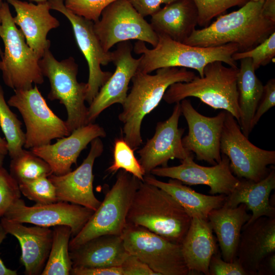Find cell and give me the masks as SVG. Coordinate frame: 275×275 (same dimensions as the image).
I'll list each match as a JSON object with an SVG mask.
<instances>
[{
	"label": "cell",
	"instance_id": "cb8c5ba5",
	"mask_svg": "<svg viewBox=\"0 0 275 275\" xmlns=\"http://www.w3.org/2000/svg\"><path fill=\"white\" fill-rule=\"evenodd\" d=\"M129 254L121 236L112 234L93 238L69 251L72 267L121 266Z\"/></svg>",
	"mask_w": 275,
	"mask_h": 275
},
{
	"label": "cell",
	"instance_id": "9c48e42d",
	"mask_svg": "<svg viewBox=\"0 0 275 275\" xmlns=\"http://www.w3.org/2000/svg\"><path fill=\"white\" fill-rule=\"evenodd\" d=\"M121 236L127 251L158 275L193 274L184 260L181 244L171 241L142 226L127 223Z\"/></svg>",
	"mask_w": 275,
	"mask_h": 275
},
{
	"label": "cell",
	"instance_id": "c3c4849f",
	"mask_svg": "<svg viewBox=\"0 0 275 275\" xmlns=\"http://www.w3.org/2000/svg\"><path fill=\"white\" fill-rule=\"evenodd\" d=\"M0 152L4 155L8 154L7 143L5 140L0 136Z\"/></svg>",
	"mask_w": 275,
	"mask_h": 275
},
{
	"label": "cell",
	"instance_id": "ba28073f",
	"mask_svg": "<svg viewBox=\"0 0 275 275\" xmlns=\"http://www.w3.org/2000/svg\"><path fill=\"white\" fill-rule=\"evenodd\" d=\"M39 64L43 75L49 81L48 98L58 100L66 108L65 121L70 132L88 124V107L85 103L88 85L78 81V65L74 59L70 57L59 61L48 49Z\"/></svg>",
	"mask_w": 275,
	"mask_h": 275
},
{
	"label": "cell",
	"instance_id": "d590c367",
	"mask_svg": "<svg viewBox=\"0 0 275 275\" xmlns=\"http://www.w3.org/2000/svg\"><path fill=\"white\" fill-rule=\"evenodd\" d=\"M198 10V24L206 27L215 17L221 15L227 9L244 6L250 0H193Z\"/></svg>",
	"mask_w": 275,
	"mask_h": 275
},
{
	"label": "cell",
	"instance_id": "7bdbcfd3",
	"mask_svg": "<svg viewBox=\"0 0 275 275\" xmlns=\"http://www.w3.org/2000/svg\"><path fill=\"white\" fill-rule=\"evenodd\" d=\"M135 10L144 17L158 11L162 4H169L178 0H128Z\"/></svg>",
	"mask_w": 275,
	"mask_h": 275
},
{
	"label": "cell",
	"instance_id": "ffe728a7",
	"mask_svg": "<svg viewBox=\"0 0 275 275\" xmlns=\"http://www.w3.org/2000/svg\"><path fill=\"white\" fill-rule=\"evenodd\" d=\"M104 129L98 124L89 123L72 131L67 136L57 139L56 143L30 150L44 160L50 167L53 174L63 175L72 171L81 152L97 138H104Z\"/></svg>",
	"mask_w": 275,
	"mask_h": 275
},
{
	"label": "cell",
	"instance_id": "603a6c76",
	"mask_svg": "<svg viewBox=\"0 0 275 275\" xmlns=\"http://www.w3.org/2000/svg\"><path fill=\"white\" fill-rule=\"evenodd\" d=\"M275 253V217L261 216L244 225L236 258L248 275H256L264 259Z\"/></svg>",
	"mask_w": 275,
	"mask_h": 275
},
{
	"label": "cell",
	"instance_id": "6da1fadb",
	"mask_svg": "<svg viewBox=\"0 0 275 275\" xmlns=\"http://www.w3.org/2000/svg\"><path fill=\"white\" fill-rule=\"evenodd\" d=\"M263 3L250 0L239 10L219 15L207 26L195 30L183 43L202 47L233 43L239 52L249 50L275 31V23L262 15Z\"/></svg>",
	"mask_w": 275,
	"mask_h": 275
},
{
	"label": "cell",
	"instance_id": "ac0fdd59",
	"mask_svg": "<svg viewBox=\"0 0 275 275\" xmlns=\"http://www.w3.org/2000/svg\"><path fill=\"white\" fill-rule=\"evenodd\" d=\"M133 47L127 41L118 44L113 51L112 62L115 72L100 88L97 94L88 107V122L94 123L99 115L111 105H122L127 96L128 85L137 70L141 58H134L131 54Z\"/></svg>",
	"mask_w": 275,
	"mask_h": 275
},
{
	"label": "cell",
	"instance_id": "836d02e7",
	"mask_svg": "<svg viewBox=\"0 0 275 275\" xmlns=\"http://www.w3.org/2000/svg\"><path fill=\"white\" fill-rule=\"evenodd\" d=\"M114 160L107 171L112 174L123 170L144 181V171L134 154V150L124 139H117L113 151Z\"/></svg>",
	"mask_w": 275,
	"mask_h": 275
},
{
	"label": "cell",
	"instance_id": "8d00e7d4",
	"mask_svg": "<svg viewBox=\"0 0 275 275\" xmlns=\"http://www.w3.org/2000/svg\"><path fill=\"white\" fill-rule=\"evenodd\" d=\"M275 56V32L252 49L242 52L237 51L232 56L235 61L249 58L256 70L261 66L268 64Z\"/></svg>",
	"mask_w": 275,
	"mask_h": 275
},
{
	"label": "cell",
	"instance_id": "2e32d148",
	"mask_svg": "<svg viewBox=\"0 0 275 275\" xmlns=\"http://www.w3.org/2000/svg\"><path fill=\"white\" fill-rule=\"evenodd\" d=\"M181 115L180 103L177 102L172 115L167 120L157 123L154 135L138 151L139 161L145 175L151 174L157 167L168 166L170 159L181 160L194 156L182 143L184 129L178 127Z\"/></svg>",
	"mask_w": 275,
	"mask_h": 275
},
{
	"label": "cell",
	"instance_id": "f907efd6",
	"mask_svg": "<svg viewBox=\"0 0 275 275\" xmlns=\"http://www.w3.org/2000/svg\"><path fill=\"white\" fill-rule=\"evenodd\" d=\"M29 1L35 2L36 3H39L45 2L47 1V0H29Z\"/></svg>",
	"mask_w": 275,
	"mask_h": 275
},
{
	"label": "cell",
	"instance_id": "d6986e66",
	"mask_svg": "<svg viewBox=\"0 0 275 275\" xmlns=\"http://www.w3.org/2000/svg\"><path fill=\"white\" fill-rule=\"evenodd\" d=\"M103 144L100 138L91 142L90 151L82 163L75 170L63 175L48 176L54 185L58 201L79 205L95 211L101 202L93 191V166L102 153Z\"/></svg>",
	"mask_w": 275,
	"mask_h": 275
},
{
	"label": "cell",
	"instance_id": "f35d334b",
	"mask_svg": "<svg viewBox=\"0 0 275 275\" xmlns=\"http://www.w3.org/2000/svg\"><path fill=\"white\" fill-rule=\"evenodd\" d=\"M17 181L3 166H0V219L10 207L21 197Z\"/></svg>",
	"mask_w": 275,
	"mask_h": 275
},
{
	"label": "cell",
	"instance_id": "e0dca14e",
	"mask_svg": "<svg viewBox=\"0 0 275 275\" xmlns=\"http://www.w3.org/2000/svg\"><path fill=\"white\" fill-rule=\"evenodd\" d=\"M217 163L211 167L199 165L194 161V156L181 160V164L173 167H159L151 174L178 180L189 185H205L210 187L212 195H230L239 182L232 172L228 157L223 154Z\"/></svg>",
	"mask_w": 275,
	"mask_h": 275
},
{
	"label": "cell",
	"instance_id": "60d3db41",
	"mask_svg": "<svg viewBox=\"0 0 275 275\" xmlns=\"http://www.w3.org/2000/svg\"><path fill=\"white\" fill-rule=\"evenodd\" d=\"M275 105V79H269L265 86L262 97L256 110L252 121L253 129L262 116Z\"/></svg>",
	"mask_w": 275,
	"mask_h": 275
},
{
	"label": "cell",
	"instance_id": "ab89813d",
	"mask_svg": "<svg viewBox=\"0 0 275 275\" xmlns=\"http://www.w3.org/2000/svg\"><path fill=\"white\" fill-rule=\"evenodd\" d=\"M209 275H248V273L236 258L231 262L225 261L217 251L211 258Z\"/></svg>",
	"mask_w": 275,
	"mask_h": 275
},
{
	"label": "cell",
	"instance_id": "8fae6325",
	"mask_svg": "<svg viewBox=\"0 0 275 275\" xmlns=\"http://www.w3.org/2000/svg\"><path fill=\"white\" fill-rule=\"evenodd\" d=\"M220 149L229 159L232 173L238 179L255 182L265 178L275 164V151L261 149L242 132L235 118L226 112Z\"/></svg>",
	"mask_w": 275,
	"mask_h": 275
},
{
	"label": "cell",
	"instance_id": "8992f818",
	"mask_svg": "<svg viewBox=\"0 0 275 275\" xmlns=\"http://www.w3.org/2000/svg\"><path fill=\"white\" fill-rule=\"evenodd\" d=\"M1 14L0 37L4 50L0 71L5 84L14 91L31 88L33 84H42L44 76L39 64L40 59L14 23L7 2H3Z\"/></svg>",
	"mask_w": 275,
	"mask_h": 275
},
{
	"label": "cell",
	"instance_id": "e575fe53",
	"mask_svg": "<svg viewBox=\"0 0 275 275\" xmlns=\"http://www.w3.org/2000/svg\"><path fill=\"white\" fill-rule=\"evenodd\" d=\"M21 193L38 204H46L58 201L55 187L48 177L18 183Z\"/></svg>",
	"mask_w": 275,
	"mask_h": 275
},
{
	"label": "cell",
	"instance_id": "5b68a950",
	"mask_svg": "<svg viewBox=\"0 0 275 275\" xmlns=\"http://www.w3.org/2000/svg\"><path fill=\"white\" fill-rule=\"evenodd\" d=\"M222 62L214 61L204 69L203 77L195 76L190 81L178 82L166 90L164 101L180 102L189 97H197L215 109H223L239 120L237 77L238 68L225 66Z\"/></svg>",
	"mask_w": 275,
	"mask_h": 275
},
{
	"label": "cell",
	"instance_id": "db71d44e",
	"mask_svg": "<svg viewBox=\"0 0 275 275\" xmlns=\"http://www.w3.org/2000/svg\"><path fill=\"white\" fill-rule=\"evenodd\" d=\"M3 4V2H2V1L0 0V9L2 7V6Z\"/></svg>",
	"mask_w": 275,
	"mask_h": 275
},
{
	"label": "cell",
	"instance_id": "9a60e30c",
	"mask_svg": "<svg viewBox=\"0 0 275 275\" xmlns=\"http://www.w3.org/2000/svg\"><path fill=\"white\" fill-rule=\"evenodd\" d=\"M180 103L188 127V134L182 138L184 148L195 154L199 160L212 165L217 163L222 158L221 139L226 111L207 117L196 111L189 100L185 98Z\"/></svg>",
	"mask_w": 275,
	"mask_h": 275
},
{
	"label": "cell",
	"instance_id": "4316f807",
	"mask_svg": "<svg viewBox=\"0 0 275 275\" xmlns=\"http://www.w3.org/2000/svg\"><path fill=\"white\" fill-rule=\"evenodd\" d=\"M151 16L150 24L157 34L182 43L198 24V10L193 0H178L165 5Z\"/></svg>",
	"mask_w": 275,
	"mask_h": 275
},
{
	"label": "cell",
	"instance_id": "ee69618b",
	"mask_svg": "<svg viewBox=\"0 0 275 275\" xmlns=\"http://www.w3.org/2000/svg\"><path fill=\"white\" fill-rule=\"evenodd\" d=\"M72 275H123L121 266L106 267H72Z\"/></svg>",
	"mask_w": 275,
	"mask_h": 275
},
{
	"label": "cell",
	"instance_id": "7c38bea8",
	"mask_svg": "<svg viewBox=\"0 0 275 275\" xmlns=\"http://www.w3.org/2000/svg\"><path fill=\"white\" fill-rule=\"evenodd\" d=\"M128 0H117L101 13L94 22V31L105 52L116 44L130 40L148 43L154 47L158 36Z\"/></svg>",
	"mask_w": 275,
	"mask_h": 275
},
{
	"label": "cell",
	"instance_id": "f6af8a7d",
	"mask_svg": "<svg viewBox=\"0 0 275 275\" xmlns=\"http://www.w3.org/2000/svg\"><path fill=\"white\" fill-rule=\"evenodd\" d=\"M275 274V253H273L267 257L261 263L257 274Z\"/></svg>",
	"mask_w": 275,
	"mask_h": 275
},
{
	"label": "cell",
	"instance_id": "277c9868",
	"mask_svg": "<svg viewBox=\"0 0 275 275\" xmlns=\"http://www.w3.org/2000/svg\"><path fill=\"white\" fill-rule=\"evenodd\" d=\"M157 44L152 49L148 48L144 42L139 40L133 47L136 54H141L138 70L142 72L150 73L161 68L181 67L196 70L199 76L203 77L205 67L214 61L237 67L232 58L233 53L238 51L236 43L202 47L175 41L164 34H157Z\"/></svg>",
	"mask_w": 275,
	"mask_h": 275
},
{
	"label": "cell",
	"instance_id": "44dd1931",
	"mask_svg": "<svg viewBox=\"0 0 275 275\" xmlns=\"http://www.w3.org/2000/svg\"><path fill=\"white\" fill-rule=\"evenodd\" d=\"M16 12L13 20L19 27L28 45L40 59L49 49L47 35L60 26V22L50 13L47 1L34 4L20 0H7Z\"/></svg>",
	"mask_w": 275,
	"mask_h": 275
},
{
	"label": "cell",
	"instance_id": "4fadbf2b",
	"mask_svg": "<svg viewBox=\"0 0 275 275\" xmlns=\"http://www.w3.org/2000/svg\"><path fill=\"white\" fill-rule=\"evenodd\" d=\"M51 10L64 15L71 24L77 44L89 68L86 101L89 104L113 73L104 71L101 66L112 62L113 52H105L93 29L94 22L77 15L66 7L63 0H47Z\"/></svg>",
	"mask_w": 275,
	"mask_h": 275
},
{
	"label": "cell",
	"instance_id": "83f0119b",
	"mask_svg": "<svg viewBox=\"0 0 275 275\" xmlns=\"http://www.w3.org/2000/svg\"><path fill=\"white\" fill-rule=\"evenodd\" d=\"M181 249L185 264L190 271L209 275V263L217 252V246L207 219L192 218L181 243Z\"/></svg>",
	"mask_w": 275,
	"mask_h": 275
},
{
	"label": "cell",
	"instance_id": "3957f363",
	"mask_svg": "<svg viewBox=\"0 0 275 275\" xmlns=\"http://www.w3.org/2000/svg\"><path fill=\"white\" fill-rule=\"evenodd\" d=\"M191 219L170 194L141 181L132 200L126 223L142 226L171 241L181 244Z\"/></svg>",
	"mask_w": 275,
	"mask_h": 275
},
{
	"label": "cell",
	"instance_id": "b9f144b4",
	"mask_svg": "<svg viewBox=\"0 0 275 275\" xmlns=\"http://www.w3.org/2000/svg\"><path fill=\"white\" fill-rule=\"evenodd\" d=\"M123 275H158L135 256L129 254L121 266Z\"/></svg>",
	"mask_w": 275,
	"mask_h": 275
},
{
	"label": "cell",
	"instance_id": "f5cc1de1",
	"mask_svg": "<svg viewBox=\"0 0 275 275\" xmlns=\"http://www.w3.org/2000/svg\"><path fill=\"white\" fill-rule=\"evenodd\" d=\"M254 2H264L266 0H251Z\"/></svg>",
	"mask_w": 275,
	"mask_h": 275
},
{
	"label": "cell",
	"instance_id": "1f68e13d",
	"mask_svg": "<svg viewBox=\"0 0 275 275\" xmlns=\"http://www.w3.org/2000/svg\"><path fill=\"white\" fill-rule=\"evenodd\" d=\"M10 173L18 183L41 177H48L52 173L49 165L31 150L23 149L11 158Z\"/></svg>",
	"mask_w": 275,
	"mask_h": 275
},
{
	"label": "cell",
	"instance_id": "bcb514c9",
	"mask_svg": "<svg viewBox=\"0 0 275 275\" xmlns=\"http://www.w3.org/2000/svg\"><path fill=\"white\" fill-rule=\"evenodd\" d=\"M262 16L275 23V0H266L262 7Z\"/></svg>",
	"mask_w": 275,
	"mask_h": 275
},
{
	"label": "cell",
	"instance_id": "681fc988",
	"mask_svg": "<svg viewBox=\"0 0 275 275\" xmlns=\"http://www.w3.org/2000/svg\"><path fill=\"white\" fill-rule=\"evenodd\" d=\"M5 156V155L0 152V166H3V161Z\"/></svg>",
	"mask_w": 275,
	"mask_h": 275
},
{
	"label": "cell",
	"instance_id": "f1b7e54d",
	"mask_svg": "<svg viewBox=\"0 0 275 275\" xmlns=\"http://www.w3.org/2000/svg\"><path fill=\"white\" fill-rule=\"evenodd\" d=\"M144 181L170 194L191 218L207 219L209 212L222 207L227 197L223 194L209 196L201 194L178 180L171 179L166 182L157 179L151 174L145 175Z\"/></svg>",
	"mask_w": 275,
	"mask_h": 275
},
{
	"label": "cell",
	"instance_id": "d6a6232c",
	"mask_svg": "<svg viewBox=\"0 0 275 275\" xmlns=\"http://www.w3.org/2000/svg\"><path fill=\"white\" fill-rule=\"evenodd\" d=\"M9 106L0 85V126L7 143L8 154L13 158L23 149L25 136L21 129V122Z\"/></svg>",
	"mask_w": 275,
	"mask_h": 275
},
{
	"label": "cell",
	"instance_id": "484cf974",
	"mask_svg": "<svg viewBox=\"0 0 275 275\" xmlns=\"http://www.w3.org/2000/svg\"><path fill=\"white\" fill-rule=\"evenodd\" d=\"M246 206L240 204L235 207H222L210 211L207 220L216 234L222 258L231 262L236 252L243 226L251 217Z\"/></svg>",
	"mask_w": 275,
	"mask_h": 275
},
{
	"label": "cell",
	"instance_id": "11a10c76",
	"mask_svg": "<svg viewBox=\"0 0 275 275\" xmlns=\"http://www.w3.org/2000/svg\"><path fill=\"white\" fill-rule=\"evenodd\" d=\"M63 1H65V0H63Z\"/></svg>",
	"mask_w": 275,
	"mask_h": 275
},
{
	"label": "cell",
	"instance_id": "52a82bcc",
	"mask_svg": "<svg viewBox=\"0 0 275 275\" xmlns=\"http://www.w3.org/2000/svg\"><path fill=\"white\" fill-rule=\"evenodd\" d=\"M141 181L120 170L111 188L89 221L69 242V251L97 236L120 235L126 224V217L134 195Z\"/></svg>",
	"mask_w": 275,
	"mask_h": 275
},
{
	"label": "cell",
	"instance_id": "7dc6e473",
	"mask_svg": "<svg viewBox=\"0 0 275 275\" xmlns=\"http://www.w3.org/2000/svg\"><path fill=\"white\" fill-rule=\"evenodd\" d=\"M8 234L0 224V245ZM16 270L7 267L0 258V275H16Z\"/></svg>",
	"mask_w": 275,
	"mask_h": 275
},
{
	"label": "cell",
	"instance_id": "74e56055",
	"mask_svg": "<svg viewBox=\"0 0 275 275\" xmlns=\"http://www.w3.org/2000/svg\"><path fill=\"white\" fill-rule=\"evenodd\" d=\"M117 0H65V6L75 14L95 22L103 10Z\"/></svg>",
	"mask_w": 275,
	"mask_h": 275
},
{
	"label": "cell",
	"instance_id": "30bf717a",
	"mask_svg": "<svg viewBox=\"0 0 275 275\" xmlns=\"http://www.w3.org/2000/svg\"><path fill=\"white\" fill-rule=\"evenodd\" d=\"M7 103L16 108L23 118L26 128L25 149L49 144L52 140L71 133L66 121L48 106L36 85L30 89L15 90Z\"/></svg>",
	"mask_w": 275,
	"mask_h": 275
},
{
	"label": "cell",
	"instance_id": "7a4b0ae2",
	"mask_svg": "<svg viewBox=\"0 0 275 275\" xmlns=\"http://www.w3.org/2000/svg\"><path fill=\"white\" fill-rule=\"evenodd\" d=\"M156 71L151 75L137 70L118 116L123 124L124 140L133 150L143 143L141 130L143 119L159 104L168 88L176 82L189 81L196 76L185 68L165 67Z\"/></svg>",
	"mask_w": 275,
	"mask_h": 275
},
{
	"label": "cell",
	"instance_id": "4dcf8cb0",
	"mask_svg": "<svg viewBox=\"0 0 275 275\" xmlns=\"http://www.w3.org/2000/svg\"><path fill=\"white\" fill-rule=\"evenodd\" d=\"M51 249L42 275H69L72 267L69 255V242L72 237L70 227L59 225L52 227Z\"/></svg>",
	"mask_w": 275,
	"mask_h": 275
},
{
	"label": "cell",
	"instance_id": "816d5d0a",
	"mask_svg": "<svg viewBox=\"0 0 275 275\" xmlns=\"http://www.w3.org/2000/svg\"><path fill=\"white\" fill-rule=\"evenodd\" d=\"M2 21V17H1V9H0V25L1 24ZM3 52L2 51L1 48L0 47V56L1 57L2 56Z\"/></svg>",
	"mask_w": 275,
	"mask_h": 275
},
{
	"label": "cell",
	"instance_id": "f546056e",
	"mask_svg": "<svg viewBox=\"0 0 275 275\" xmlns=\"http://www.w3.org/2000/svg\"><path fill=\"white\" fill-rule=\"evenodd\" d=\"M255 71L250 58L240 60L237 77L240 111L238 123L243 134L248 138L253 130L252 119L264 91V86Z\"/></svg>",
	"mask_w": 275,
	"mask_h": 275
},
{
	"label": "cell",
	"instance_id": "7402d4cb",
	"mask_svg": "<svg viewBox=\"0 0 275 275\" xmlns=\"http://www.w3.org/2000/svg\"><path fill=\"white\" fill-rule=\"evenodd\" d=\"M0 224L7 234L16 237L21 248L20 261L26 275L41 274L51 249L53 230L50 227H28L4 217Z\"/></svg>",
	"mask_w": 275,
	"mask_h": 275
},
{
	"label": "cell",
	"instance_id": "5bb4252c",
	"mask_svg": "<svg viewBox=\"0 0 275 275\" xmlns=\"http://www.w3.org/2000/svg\"><path fill=\"white\" fill-rule=\"evenodd\" d=\"M94 212L88 208L63 201L28 206L20 198L3 217L20 223L42 227L68 226L71 228L72 237L80 232Z\"/></svg>",
	"mask_w": 275,
	"mask_h": 275
},
{
	"label": "cell",
	"instance_id": "d4e9b609",
	"mask_svg": "<svg viewBox=\"0 0 275 275\" xmlns=\"http://www.w3.org/2000/svg\"><path fill=\"white\" fill-rule=\"evenodd\" d=\"M275 188V170L271 169L268 175L262 180L255 182L239 179L233 191L227 196L223 205L235 207L244 204L252 212L247 225L261 216L275 217V208L271 205L269 197Z\"/></svg>",
	"mask_w": 275,
	"mask_h": 275
}]
</instances>
